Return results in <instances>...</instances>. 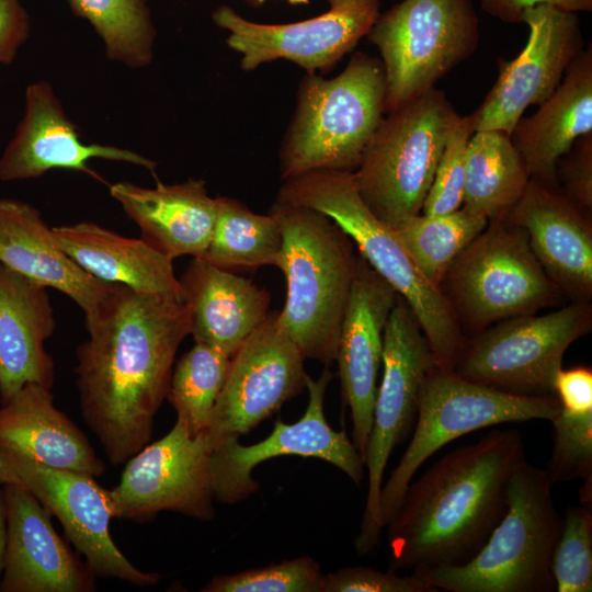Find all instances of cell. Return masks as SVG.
I'll return each mask as SVG.
<instances>
[{"label":"cell","mask_w":592,"mask_h":592,"mask_svg":"<svg viewBox=\"0 0 592 592\" xmlns=\"http://www.w3.org/2000/svg\"><path fill=\"white\" fill-rule=\"evenodd\" d=\"M84 320L75 368L81 417L110 464L122 466L151 437L177 351L191 334L190 308L180 297L112 284Z\"/></svg>","instance_id":"6da1fadb"},{"label":"cell","mask_w":592,"mask_h":592,"mask_svg":"<svg viewBox=\"0 0 592 592\" xmlns=\"http://www.w3.org/2000/svg\"><path fill=\"white\" fill-rule=\"evenodd\" d=\"M525 459L516 430H493L410 481L388 521L390 570L458 566L502 519L511 477Z\"/></svg>","instance_id":"7a4b0ae2"},{"label":"cell","mask_w":592,"mask_h":592,"mask_svg":"<svg viewBox=\"0 0 592 592\" xmlns=\"http://www.w3.org/2000/svg\"><path fill=\"white\" fill-rule=\"evenodd\" d=\"M269 212L283 234L276 266L286 280V299L277 321L305 358L330 365L337 360L358 254L351 238L320 212L276 200Z\"/></svg>","instance_id":"3957f363"},{"label":"cell","mask_w":592,"mask_h":592,"mask_svg":"<svg viewBox=\"0 0 592 592\" xmlns=\"http://www.w3.org/2000/svg\"><path fill=\"white\" fill-rule=\"evenodd\" d=\"M276 201L315 209L331 218L408 304L432 350L435 366L453 371L467 338L441 289L422 274L392 228L363 202L354 172L317 170L285 180Z\"/></svg>","instance_id":"277c9868"},{"label":"cell","mask_w":592,"mask_h":592,"mask_svg":"<svg viewBox=\"0 0 592 592\" xmlns=\"http://www.w3.org/2000/svg\"><path fill=\"white\" fill-rule=\"evenodd\" d=\"M379 58L355 53L335 77L305 75L278 152L282 181L317 170L354 172L385 114Z\"/></svg>","instance_id":"5b68a950"},{"label":"cell","mask_w":592,"mask_h":592,"mask_svg":"<svg viewBox=\"0 0 592 592\" xmlns=\"http://www.w3.org/2000/svg\"><path fill=\"white\" fill-rule=\"evenodd\" d=\"M545 469L524 459L508 489L506 510L482 548L458 566L412 573L448 592H551V556L562 527Z\"/></svg>","instance_id":"8992f818"},{"label":"cell","mask_w":592,"mask_h":592,"mask_svg":"<svg viewBox=\"0 0 592 592\" xmlns=\"http://www.w3.org/2000/svg\"><path fill=\"white\" fill-rule=\"evenodd\" d=\"M439 287L466 338L566 300L534 255L525 231L505 217L488 221Z\"/></svg>","instance_id":"52a82bcc"},{"label":"cell","mask_w":592,"mask_h":592,"mask_svg":"<svg viewBox=\"0 0 592 592\" xmlns=\"http://www.w3.org/2000/svg\"><path fill=\"white\" fill-rule=\"evenodd\" d=\"M455 113L434 87L383 117L354 177L363 202L388 227L421 213Z\"/></svg>","instance_id":"ba28073f"},{"label":"cell","mask_w":592,"mask_h":592,"mask_svg":"<svg viewBox=\"0 0 592 592\" xmlns=\"http://www.w3.org/2000/svg\"><path fill=\"white\" fill-rule=\"evenodd\" d=\"M556 396H521L465 379L434 366L421 387L410 443L382 486L379 525L385 528L418 469L439 449L470 432L502 423L550 421Z\"/></svg>","instance_id":"9c48e42d"},{"label":"cell","mask_w":592,"mask_h":592,"mask_svg":"<svg viewBox=\"0 0 592 592\" xmlns=\"http://www.w3.org/2000/svg\"><path fill=\"white\" fill-rule=\"evenodd\" d=\"M367 38L380 55L386 114L475 53L478 16L470 0H402L379 14Z\"/></svg>","instance_id":"30bf717a"},{"label":"cell","mask_w":592,"mask_h":592,"mask_svg":"<svg viewBox=\"0 0 592 592\" xmlns=\"http://www.w3.org/2000/svg\"><path fill=\"white\" fill-rule=\"evenodd\" d=\"M591 327L590 303L509 318L467 338L453 372L514 395L555 396L567 349Z\"/></svg>","instance_id":"8fae6325"},{"label":"cell","mask_w":592,"mask_h":592,"mask_svg":"<svg viewBox=\"0 0 592 592\" xmlns=\"http://www.w3.org/2000/svg\"><path fill=\"white\" fill-rule=\"evenodd\" d=\"M383 375L377 387L364 465L368 485L365 509L355 539L358 555L380 540L379 496L391 452L415 423L421 387L435 366L432 350L408 304L398 295L383 335Z\"/></svg>","instance_id":"7c38bea8"},{"label":"cell","mask_w":592,"mask_h":592,"mask_svg":"<svg viewBox=\"0 0 592 592\" xmlns=\"http://www.w3.org/2000/svg\"><path fill=\"white\" fill-rule=\"evenodd\" d=\"M0 480L16 482L57 517L66 537L82 555L95 578L117 579L139 587L156 585L161 577L135 567L110 533L113 519L109 490L93 476L55 468L0 447Z\"/></svg>","instance_id":"4fadbf2b"},{"label":"cell","mask_w":592,"mask_h":592,"mask_svg":"<svg viewBox=\"0 0 592 592\" xmlns=\"http://www.w3.org/2000/svg\"><path fill=\"white\" fill-rule=\"evenodd\" d=\"M327 2L326 12L294 23L253 22L228 5L216 9L213 21L228 32L226 43L239 54L246 71L284 59L306 75L326 73L368 35L380 14V0Z\"/></svg>","instance_id":"5bb4252c"},{"label":"cell","mask_w":592,"mask_h":592,"mask_svg":"<svg viewBox=\"0 0 592 592\" xmlns=\"http://www.w3.org/2000/svg\"><path fill=\"white\" fill-rule=\"evenodd\" d=\"M305 356L277 321V311L242 342L231 356L229 371L206 430L213 452L227 439H239L306 387Z\"/></svg>","instance_id":"9a60e30c"},{"label":"cell","mask_w":592,"mask_h":592,"mask_svg":"<svg viewBox=\"0 0 592 592\" xmlns=\"http://www.w3.org/2000/svg\"><path fill=\"white\" fill-rule=\"evenodd\" d=\"M210 454L204 437H192L179 422L125 463L109 490L113 517L144 520L172 511L202 521L214 514Z\"/></svg>","instance_id":"2e32d148"},{"label":"cell","mask_w":592,"mask_h":592,"mask_svg":"<svg viewBox=\"0 0 592 592\" xmlns=\"http://www.w3.org/2000/svg\"><path fill=\"white\" fill-rule=\"evenodd\" d=\"M333 374L325 368L317 379L306 380L309 400L305 413L295 423L276 421L272 433L253 445L227 439L210 454V475L215 500L232 504L259 489L252 478L261 463L280 456L319 458L342 470L355 485L364 478V460L345 431H335L325 415V395Z\"/></svg>","instance_id":"e0dca14e"},{"label":"cell","mask_w":592,"mask_h":592,"mask_svg":"<svg viewBox=\"0 0 592 592\" xmlns=\"http://www.w3.org/2000/svg\"><path fill=\"white\" fill-rule=\"evenodd\" d=\"M527 42L512 60L499 59L498 78L480 106L470 114L476 130L511 135L531 105H540L558 88L583 50L577 13L550 4L525 10Z\"/></svg>","instance_id":"ac0fdd59"},{"label":"cell","mask_w":592,"mask_h":592,"mask_svg":"<svg viewBox=\"0 0 592 592\" xmlns=\"http://www.w3.org/2000/svg\"><path fill=\"white\" fill-rule=\"evenodd\" d=\"M91 159L122 161L145 168L156 183L159 182L155 161L115 146L84 144L50 83L41 80L29 84L24 115L0 157V181L35 179L53 169L80 171L102 180L89 167Z\"/></svg>","instance_id":"d6986e66"},{"label":"cell","mask_w":592,"mask_h":592,"mask_svg":"<svg viewBox=\"0 0 592 592\" xmlns=\"http://www.w3.org/2000/svg\"><path fill=\"white\" fill-rule=\"evenodd\" d=\"M397 297V292L358 253L335 361L342 397L351 409L353 443L363 460L373 423L384 329Z\"/></svg>","instance_id":"ffe728a7"},{"label":"cell","mask_w":592,"mask_h":592,"mask_svg":"<svg viewBox=\"0 0 592 592\" xmlns=\"http://www.w3.org/2000/svg\"><path fill=\"white\" fill-rule=\"evenodd\" d=\"M7 540L1 592H91L95 576L54 528L50 514L16 482L3 483Z\"/></svg>","instance_id":"44dd1931"},{"label":"cell","mask_w":592,"mask_h":592,"mask_svg":"<svg viewBox=\"0 0 592 592\" xmlns=\"http://www.w3.org/2000/svg\"><path fill=\"white\" fill-rule=\"evenodd\" d=\"M521 227L548 277L572 303L592 298V219L559 190L530 180L505 216Z\"/></svg>","instance_id":"7402d4cb"},{"label":"cell","mask_w":592,"mask_h":592,"mask_svg":"<svg viewBox=\"0 0 592 592\" xmlns=\"http://www.w3.org/2000/svg\"><path fill=\"white\" fill-rule=\"evenodd\" d=\"M110 194L139 227L140 238L169 258H200L208 247L217 201L208 194L205 181H159L155 187L116 182L110 185Z\"/></svg>","instance_id":"603a6c76"},{"label":"cell","mask_w":592,"mask_h":592,"mask_svg":"<svg viewBox=\"0 0 592 592\" xmlns=\"http://www.w3.org/2000/svg\"><path fill=\"white\" fill-rule=\"evenodd\" d=\"M0 264L71 298L91 314L113 283L89 274L57 243L53 228L31 204L0 198Z\"/></svg>","instance_id":"cb8c5ba5"},{"label":"cell","mask_w":592,"mask_h":592,"mask_svg":"<svg viewBox=\"0 0 592 592\" xmlns=\"http://www.w3.org/2000/svg\"><path fill=\"white\" fill-rule=\"evenodd\" d=\"M55 328L47 288L0 264L1 403L29 383L52 389L55 363L45 342Z\"/></svg>","instance_id":"d4e9b609"},{"label":"cell","mask_w":592,"mask_h":592,"mask_svg":"<svg viewBox=\"0 0 592 592\" xmlns=\"http://www.w3.org/2000/svg\"><path fill=\"white\" fill-rule=\"evenodd\" d=\"M179 281L194 341L230 357L270 314L265 288L202 258H193Z\"/></svg>","instance_id":"484cf974"},{"label":"cell","mask_w":592,"mask_h":592,"mask_svg":"<svg viewBox=\"0 0 592 592\" xmlns=\"http://www.w3.org/2000/svg\"><path fill=\"white\" fill-rule=\"evenodd\" d=\"M531 116L521 117L511 139L530 179L559 190L558 160L578 138L592 133V48L568 67L555 92Z\"/></svg>","instance_id":"4316f807"},{"label":"cell","mask_w":592,"mask_h":592,"mask_svg":"<svg viewBox=\"0 0 592 592\" xmlns=\"http://www.w3.org/2000/svg\"><path fill=\"white\" fill-rule=\"evenodd\" d=\"M0 447L93 477L105 473L88 436L54 405L52 389L29 383L0 405Z\"/></svg>","instance_id":"83f0119b"},{"label":"cell","mask_w":592,"mask_h":592,"mask_svg":"<svg viewBox=\"0 0 592 592\" xmlns=\"http://www.w3.org/2000/svg\"><path fill=\"white\" fill-rule=\"evenodd\" d=\"M53 232L61 249L98 280L183 298L173 259L144 239L126 238L91 221L55 226Z\"/></svg>","instance_id":"f1b7e54d"},{"label":"cell","mask_w":592,"mask_h":592,"mask_svg":"<svg viewBox=\"0 0 592 592\" xmlns=\"http://www.w3.org/2000/svg\"><path fill=\"white\" fill-rule=\"evenodd\" d=\"M530 180L509 134L474 132L466 152L464 207L488 220L505 217L522 197Z\"/></svg>","instance_id":"f546056e"},{"label":"cell","mask_w":592,"mask_h":592,"mask_svg":"<svg viewBox=\"0 0 592 592\" xmlns=\"http://www.w3.org/2000/svg\"><path fill=\"white\" fill-rule=\"evenodd\" d=\"M213 235L202 259L225 270L276 266L283 247L277 217L257 214L236 198L217 196Z\"/></svg>","instance_id":"4dcf8cb0"},{"label":"cell","mask_w":592,"mask_h":592,"mask_svg":"<svg viewBox=\"0 0 592 592\" xmlns=\"http://www.w3.org/2000/svg\"><path fill=\"white\" fill-rule=\"evenodd\" d=\"M488 221L486 216L462 206L443 215L410 216L392 230L422 274L439 287L452 262Z\"/></svg>","instance_id":"1f68e13d"},{"label":"cell","mask_w":592,"mask_h":592,"mask_svg":"<svg viewBox=\"0 0 592 592\" xmlns=\"http://www.w3.org/2000/svg\"><path fill=\"white\" fill-rule=\"evenodd\" d=\"M231 357L195 342L173 367L167 399L192 437L202 434L209 422L216 400L223 389Z\"/></svg>","instance_id":"d6a6232c"},{"label":"cell","mask_w":592,"mask_h":592,"mask_svg":"<svg viewBox=\"0 0 592 592\" xmlns=\"http://www.w3.org/2000/svg\"><path fill=\"white\" fill-rule=\"evenodd\" d=\"M94 27L107 57L132 68L153 58L155 31L145 0H69Z\"/></svg>","instance_id":"836d02e7"},{"label":"cell","mask_w":592,"mask_h":592,"mask_svg":"<svg viewBox=\"0 0 592 592\" xmlns=\"http://www.w3.org/2000/svg\"><path fill=\"white\" fill-rule=\"evenodd\" d=\"M550 567L555 591H592V509H567Z\"/></svg>","instance_id":"e575fe53"},{"label":"cell","mask_w":592,"mask_h":592,"mask_svg":"<svg viewBox=\"0 0 592 592\" xmlns=\"http://www.w3.org/2000/svg\"><path fill=\"white\" fill-rule=\"evenodd\" d=\"M319 563L308 556L263 568L215 576L202 592H323Z\"/></svg>","instance_id":"d590c367"},{"label":"cell","mask_w":592,"mask_h":592,"mask_svg":"<svg viewBox=\"0 0 592 592\" xmlns=\"http://www.w3.org/2000/svg\"><path fill=\"white\" fill-rule=\"evenodd\" d=\"M553 451L545 469L553 485L592 475V410L561 408L550 420Z\"/></svg>","instance_id":"8d00e7d4"},{"label":"cell","mask_w":592,"mask_h":592,"mask_svg":"<svg viewBox=\"0 0 592 592\" xmlns=\"http://www.w3.org/2000/svg\"><path fill=\"white\" fill-rule=\"evenodd\" d=\"M474 132L475 124L470 114L460 116L456 112L422 214L443 215L463 206L467 145Z\"/></svg>","instance_id":"74e56055"},{"label":"cell","mask_w":592,"mask_h":592,"mask_svg":"<svg viewBox=\"0 0 592 592\" xmlns=\"http://www.w3.org/2000/svg\"><path fill=\"white\" fill-rule=\"evenodd\" d=\"M421 577L399 576L394 570L345 567L325 574L323 592H436Z\"/></svg>","instance_id":"f35d334b"},{"label":"cell","mask_w":592,"mask_h":592,"mask_svg":"<svg viewBox=\"0 0 592 592\" xmlns=\"http://www.w3.org/2000/svg\"><path fill=\"white\" fill-rule=\"evenodd\" d=\"M559 191L587 212H592V133L581 136L557 162Z\"/></svg>","instance_id":"ab89813d"},{"label":"cell","mask_w":592,"mask_h":592,"mask_svg":"<svg viewBox=\"0 0 592 592\" xmlns=\"http://www.w3.org/2000/svg\"><path fill=\"white\" fill-rule=\"evenodd\" d=\"M29 20L20 0H0V64H11L29 36Z\"/></svg>","instance_id":"60d3db41"},{"label":"cell","mask_w":592,"mask_h":592,"mask_svg":"<svg viewBox=\"0 0 592 592\" xmlns=\"http://www.w3.org/2000/svg\"><path fill=\"white\" fill-rule=\"evenodd\" d=\"M554 392L561 408L592 410V369L587 366L559 369L554 382Z\"/></svg>","instance_id":"b9f144b4"},{"label":"cell","mask_w":592,"mask_h":592,"mask_svg":"<svg viewBox=\"0 0 592 592\" xmlns=\"http://www.w3.org/2000/svg\"><path fill=\"white\" fill-rule=\"evenodd\" d=\"M481 8L491 16L505 23H522L526 9L537 4H550L579 13L592 10V0H479Z\"/></svg>","instance_id":"7bdbcfd3"},{"label":"cell","mask_w":592,"mask_h":592,"mask_svg":"<svg viewBox=\"0 0 592 592\" xmlns=\"http://www.w3.org/2000/svg\"><path fill=\"white\" fill-rule=\"evenodd\" d=\"M7 540V513L3 493V483L0 480V581L3 570V559Z\"/></svg>","instance_id":"ee69618b"},{"label":"cell","mask_w":592,"mask_h":592,"mask_svg":"<svg viewBox=\"0 0 592 592\" xmlns=\"http://www.w3.org/2000/svg\"><path fill=\"white\" fill-rule=\"evenodd\" d=\"M584 482L580 489V500L583 506L592 509V475L583 478Z\"/></svg>","instance_id":"f6af8a7d"},{"label":"cell","mask_w":592,"mask_h":592,"mask_svg":"<svg viewBox=\"0 0 592 592\" xmlns=\"http://www.w3.org/2000/svg\"><path fill=\"white\" fill-rule=\"evenodd\" d=\"M246 1L251 5H261L266 0H246ZM284 1L288 2L292 5H300V4H308L309 3V0H284Z\"/></svg>","instance_id":"bcb514c9"},{"label":"cell","mask_w":592,"mask_h":592,"mask_svg":"<svg viewBox=\"0 0 592 592\" xmlns=\"http://www.w3.org/2000/svg\"><path fill=\"white\" fill-rule=\"evenodd\" d=\"M0 405H1V394H0Z\"/></svg>","instance_id":"7dc6e473"}]
</instances>
